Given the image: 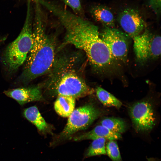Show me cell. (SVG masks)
Segmentation results:
<instances>
[{
	"label": "cell",
	"instance_id": "cell-9",
	"mask_svg": "<svg viewBox=\"0 0 161 161\" xmlns=\"http://www.w3.org/2000/svg\"><path fill=\"white\" fill-rule=\"evenodd\" d=\"M4 93L21 105L31 102L41 101L44 99L39 86L11 89L4 91Z\"/></svg>",
	"mask_w": 161,
	"mask_h": 161
},
{
	"label": "cell",
	"instance_id": "cell-19",
	"mask_svg": "<svg viewBox=\"0 0 161 161\" xmlns=\"http://www.w3.org/2000/svg\"><path fill=\"white\" fill-rule=\"evenodd\" d=\"M150 7L157 16H159L161 13V0H148Z\"/></svg>",
	"mask_w": 161,
	"mask_h": 161
},
{
	"label": "cell",
	"instance_id": "cell-14",
	"mask_svg": "<svg viewBox=\"0 0 161 161\" xmlns=\"http://www.w3.org/2000/svg\"><path fill=\"white\" fill-rule=\"evenodd\" d=\"M97 97L104 106L114 107L119 109L122 105V103L114 96L100 87H97L96 89Z\"/></svg>",
	"mask_w": 161,
	"mask_h": 161
},
{
	"label": "cell",
	"instance_id": "cell-6",
	"mask_svg": "<svg viewBox=\"0 0 161 161\" xmlns=\"http://www.w3.org/2000/svg\"><path fill=\"white\" fill-rule=\"evenodd\" d=\"M100 35L114 61L116 63H125L127 58L130 37L123 32L114 27H105Z\"/></svg>",
	"mask_w": 161,
	"mask_h": 161
},
{
	"label": "cell",
	"instance_id": "cell-10",
	"mask_svg": "<svg viewBox=\"0 0 161 161\" xmlns=\"http://www.w3.org/2000/svg\"><path fill=\"white\" fill-rule=\"evenodd\" d=\"M104 138L110 140H116L122 138L121 134L113 132L101 125L95 126L92 130L80 135L74 136L73 140L75 141L86 140H94Z\"/></svg>",
	"mask_w": 161,
	"mask_h": 161
},
{
	"label": "cell",
	"instance_id": "cell-7",
	"mask_svg": "<svg viewBox=\"0 0 161 161\" xmlns=\"http://www.w3.org/2000/svg\"><path fill=\"white\" fill-rule=\"evenodd\" d=\"M130 116L136 130L146 132L151 130L155 125L157 118L153 106L148 100L136 102L130 106Z\"/></svg>",
	"mask_w": 161,
	"mask_h": 161
},
{
	"label": "cell",
	"instance_id": "cell-12",
	"mask_svg": "<svg viewBox=\"0 0 161 161\" xmlns=\"http://www.w3.org/2000/svg\"><path fill=\"white\" fill-rule=\"evenodd\" d=\"M93 17L105 27H114L115 19L113 14L107 7L99 5L93 7L90 10Z\"/></svg>",
	"mask_w": 161,
	"mask_h": 161
},
{
	"label": "cell",
	"instance_id": "cell-20",
	"mask_svg": "<svg viewBox=\"0 0 161 161\" xmlns=\"http://www.w3.org/2000/svg\"><path fill=\"white\" fill-rule=\"evenodd\" d=\"M6 39V37H0V46L4 42Z\"/></svg>",
	"mask_w": 161,
	"mask_h": 161
},
{
	"label": "cell",
	"instance_id": "cell-16",
	"mask_svg": "<svg viewBox=\"0 0 161 161\" xmlns=\"http://www.w3.org/2000/svg\"><path fill=\"white\" fill-rule=\"evenodd\" d=\"M106 139L100 138L93 140L84 154V158L106 154L105 142Z\"/></svg>",
	"mask_w": 161,
	"mask_h": 161
},
{
	"label": "cell",
	"instance_id": "cell-5",
	"mask_svg": "<svg viewBox=\"0 0 161 161\" xmlns=\"http://www.w3.org/2000/svg\"><path fill=\"white\" fill-rule=\"evenodd\" d=\"M133 49L137 61L143 64L156 60L161 55V37L145 29L133 38Z\"/></svg>",
	"mask_w": 161,
	"mask_h": 161
},
{
	"label": "cell",
	"instance_id": "cell-3",
	"mask_svg": "<svg viewBox=\"0 0 161 161\" xmlns=\"http://www.w3.org/2000/svg\"><path fill=\"white\" fill-rule=\"evenodd\" d=\"M28 5L25 21L18 37L6 48L2 58V64L7 72H15L24 64L33 43V18Z\"/></svg>",
	"mask_w": 161,
	"mask_h": 161
},
{
	"label": "cell",
	"instance_id": "cell-2",
	"mask_svg": "<svg viewBox=\"0 0 161 161\" xmlns=\"http://www.w3.org/2000/svg\"><path fill=\"white\" fill-rule=\"evenodd\" d=\"M33 21V43L24 63L23 71L18 78V82L28 83L36 78L48 74L56 54V42L53 37L46 32L42 11L36 3Z\"/></svg>",
	"mask_w": 161,
	"mask_h": 161
},
{
	"label": "cell",
	"instance_id": "cell-11",
	"mask_svg": "<svg viewBox=\"0 0 161 161\" xmlns=\"http://www.w3.org/2000/svg\"><path fill=\"white\" fill-rule=\"evenodd\" d=\"M24 115L42 134L52 133L51 127L46 122L36 106H31L25 109Z\"/></svg>",
	"mask_w": 161,
	"mask_h": 161
},
{
	"label": "cell",
	"instance_id": "cell-17",
	"mask_svg": "<svg viewBox=\"0 0 161 161\" xmlns=\"http://www.w3.org/2000/svg\"><path fill=\"white\" fill-rule=\"evenodd\" d=\"M106 154L113 161H122L120 151L115 140H110L106 147Z\"/></svg>",
	"mask_w": 161,
	"mask_h": 161
},
{
	"label": "cell",
	"instance_id": "cell-8",
	"mask_svg": "<svg viewBox=\"0 0 161 161\" xmlns=\"http://www.w3.org/2000/svg\"><path fill=\"white\" fill-rule=\"evenodd\" d=\"M117 21L123 32L132 38L142 33L146 27L139 12L132 8H126L120 11Z\"/></svg>",
	"mask_w": 161,
	"mask_h": 161
},
{
	"label": "cell",
	"instance_id": "cell-4",
	"mask_svg": "<svg viewBox=\"0 0 161 161\" xmlns=\"http://www.w3.org/2000/svg\"><path fill=\"white\" fill-rule=\"evenodd\" d=\"M102 114V111L92 103L74 109L68 117L62 131L54 137L50 143V146L55 147L70 140L77 132L87 128Z\"/></svg>",
	"mask_w": 161,
	"mask_h": 161
},
{
	"label": "cell",
	"instance_id": "cell-1",
	"mask_svg": "<svg viewBox=\"0 0 161 161\" xmlns=\"http://www.w3.org/2000/svg\"><path fill=\"white\" fill-rule=\"evenodd\" d=\"M44 7L57 17L64 28V42L61 47L71 44L82 50L97 74L106 75L114 71L116 63L96 26L53 3L47 1Z\"/></svg>",
	"mask_w": 161,
	"mask_h": 161
},
{
	"label": "cell",
	"instance_id": "cell-13",
	"mask_svg": "<svg viewBox=\"0 0 161 161\" xmlns=\"http://www.w3.org/2000/svg\"><path fill=\"white\" fill-rule=\"evenodd\" d=\"M75 99L72 96L58 95L54 104L57 114L63 117H68L75 109Z\"/></svg>",
	"mask_w": 161,
	"mask_h": 161
},
{
	"label": "cell",
	"instance_id": "cell-15",
	"mask_svg": "<svg viewBox=\"0 0 161 161\" xmlns=\"http://www.w3.org/2000/svg\"><path fill=\"white\" fill-rule=\"evenodd\" d=\"M100 125L113 132L120 134L125 132L126 128L124 120L114 117L104 118L101 121Z\"/></svg>",
	"mask_w": 161,
	"mask_h": 161
},
{
	"label": "cell",
	"instance_id": "cell-18",
	"mask_svg": "<svg viewBox=\"0 0 161 161\" xmlns=\"http://www.w3.org/2000/svg\"><path fill=\"white\" fill-rule=\"evenodd\" d=\"M65 4L70 7L77 14L83 13V10L80 0H63Z\"/></svg>",
	"mask_w": 161,
	"mask_h": 161
}]
</instances>
